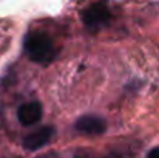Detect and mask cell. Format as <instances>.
<instances>
[{"instance_id": "obj_7", "label": "cell", "mask_w": 159, "mask_h": 158, "mask_svg": "<svg viewBox=\"0 0 159 158\" xmlns=\"http://www.w3.org/2000/svg\"><path fill=\"white\" fill-rule=\"evenodd\" d=\"M101 158H120L117 154H108V155H105V157H101Z\"/></svg>"}, {"instance_id": "obj_1", "label": "cell", "mask_w": 159, "mask_h": 158, "mask_svg": "<svg viewBox=\"0 0 159 158\" xmlns=\"http://www.w3.org/2000/svg\"><path fill=\"white\" fill-rule=\"evenodd\" d=\"M23 50L28 59L40 65H50L57 56L53 39L43 31H31L25 36Z\"/></svg>"}, {"instance_id": "obj_2", "label": "cell", "mask_w": 159, "mask_h": 158, "mask_svg": "<svg viewBox=\"0 0 159 158\" xmlns=\"http://www.w3.org/2000/svg\"><path fill=\"white\" fill-rule=\"evenodd\" d=\"M111 17V12L105 3H94L90 5L84 12H82V20L85 26L91 31H99L104 25L108 23Z\"/></svg>"}, {"instance_id": "obj_5", "label": "cell", "mask_w": 159, "mask_h": 158, "mask_svg": "<svg viewBox=\"0 0 159 158\" xmlns=\"http://www.w3.org/2000/svg\"><path fill=\"white\" fill-rule=\"evenodd\" d=\"M53 135H54L53 127H42V129L36 130L34 133H30L28 136H25L22 144L28 151H37V149L43 147L45 144H48L51 141Z\"/></svg>"}, {"instance_id": "obj_4", "label": "cell", "mask_w": 159, "mask_h": 158, "mask_svg": "<svg viewBox=\"0 0 159 158\" xmlns=\"http://www.w3.org/2000/svg\"><path fill=\"white\" fill-rule=\"evenodd\" d=\"M17 119L22 126H33L42 119V105L37 101L25 103L17 110Z\"/></svg>"}, {"instance_id": "obj_6", "label": "cell", "mask_w": 159, "mask_h": 158, "mask_svg": "<svg viewBox=\"0 0 159 158\" xmlns=\"http://www.w3.org/2000/svg\"><path fill=\"white\" fill-rule=\"evenodd\" d=\"M147 158H159V146L158 147H153V149L147 154Z\"/></svg>"}, {"instance_id": "obj_3", "label": "cell", "mask_w": 159, "mask_h": 158, "mask_svg": "<svg viewBox=\"0 0 159 158\" xmlns=\"http://www.w3.org/2000/svg\"><path fill=\"white\" fill-rule=\"evenodd\" d=\"M74 127L82 132V133H87V135H101L104 133L107 129V122L101 118V116H96V115H84L80 116Z\"/></svg>"}]
</instances>
